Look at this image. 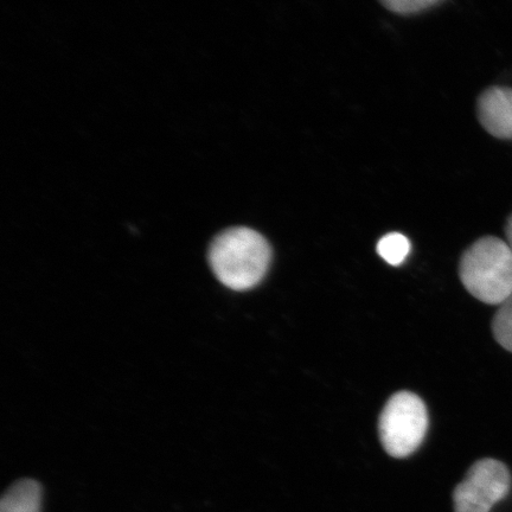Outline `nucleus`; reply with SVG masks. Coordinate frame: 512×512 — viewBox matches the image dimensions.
Returning a JSON list of instances; mask_svg holds the SVG:
<instances>
[{
  "mask_svg": "<svg viewBox=\"0 0 512 512\" xmlns=\"http://www.w3.org/2000/svg\"><path fill=\"white\" fill-rule=\"evenodd\" d=\"M411 252V242L405 235L390 233L377 243V253L392 266H400Z\"/></svg>",
  "mask_w": 512,
  "mask_h": 512,
  "instance_id": "obj_7",
  "label": "nucleus"
},
{
  "mask_svg": "<svg viewBox=\"0 0 512 512\" xmlns=\"http://www.w3.org/2000/svg\"><path fill=\"white\" fill-rule=\"evenodd\" d=\"M272 249L260 233L246 227L224 230L211 243L209 262L216 278L234 291L259 285L270 267Z\"/></svg>",
  "mask_w": 512,
  "mask_h": 512,
  "instance_id": "obj_1",
  "label": "nucleus"
},
{
  "mask_svg": "<svg viewBox=\"0 0 512 512\" xmlns=\"http://www.w3.org/2000/svg\"><path fill=\"white\" fill-rule=\"evenodd\" d=\"M498 306L492 320V331L498 344L512 352V294Z\"/></svg>",
  "mask_w": 512,
  "mask_h": 512,
  "instance_id": "obj_8",
  "label": "nucleus"
},
{
  "mask_svg": "<svg viewBox=\"0 0 512 512\" xmlns=\"http://www.w3.org/2000/svg\"><path fill=\"white\" fill-rule=\"evenodd\" d=\"M505 235H507V243L512 252V214L509 216L507 226H505Z\"/></svg>",
  "mask_w": 512,
  "mask_h": 512,
  "instance_id": "obj_10",
  "label": "nucleus"
},
{
  "mask_svg": "<svg viewBox=\"0 0 512 512\" xmlns=\"http://www.w3.org/2000/svg\"><path fill=\"white\" fill-rule=\"evenodd\" d=\"M511 475L499 460H478L453 491L454 512H490L509 495Z\"/></svg>",
  "mask_w": 512,
  "mask_h": 512,
  "instance_id": "obj_4",
  "label": "nucleus"
},
{
  "mask_svg": "<svg viewBox=\"0 0 512 512\" xmlns=\"http://www.w3.org/2000/svg\"><path fill=\"white\" fill-rule=\"evenodd\" d=\"M443 0H380V3L394 14L407 16L433 8Z\"/></svg>",
  "mask_w": 512,
  "mask_h": 512,
  "instance_id": "obj_9",
  "label": "nucleus"
},
{
  "mask_svg": "<svg viewBox=\"0 0 512 512\" xmlns=\"http://www.w3.org/2000/svg\"><path fill=\"white\" fill-rule=\"evenodd\" d=\"M477 117L490 136L512 140V88L494 86L479 95Z\"/></svg>",
  "mask_w": 512,
  "mask_h": 512,
  "instance_id": "obj_5",
  "label": "nucleus"
},
{
  "mask_svg": "<svg viewBox=\"0 0 512 512\" xmlns=\"http://www.w3.org/2000/svg\"><path fill=\"white\" fill-rule=\"evenodd\" d=\"M460 280L473 297L501 305L512 294V252L496 236H485L467 249L459 265Z\"/></svg>",
  "mask_w": 512,
  "mask_h": 512,
  "instance_id": "obj_2",
  "label": "nucleus"
},
{
  "mask_svg": "<svg viewBox=\"0 0 512 512\" xmlns=\"http://www.w3.org/2000/svg\"><path fill=\"white\" fill-rule=\"evenodd\" d=\"M43 489L35 479L23 478L9 486L0 499V512H41Z\"/></svg>",
  "mask_w": 512,
  "mask_h": 512,
  "instance_id": "obj_6",
  "label": "nucleus"
},
{
  "mask_svg": "<svg viewBox=\"0 0 512 512\" xmlns=\"http://www.w3.org/2000/svg\"><path fill=\"white\" fill-rule=\"evenodd\" d=\"M428 430V413L418 395L392 396L380 415L379 433L384 450L393 458H407L421 446Z\"/></svg>",
  "mask_w": 512,
  "mask_h": 512,
  "instance_id": "obj_3",
  "label": "nucleus"
}]
</instances>
